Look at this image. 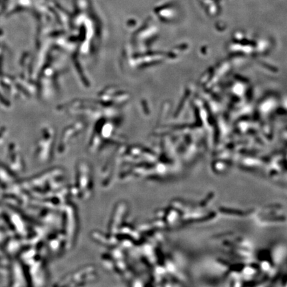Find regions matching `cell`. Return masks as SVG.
<instances>
[]
</instances>
